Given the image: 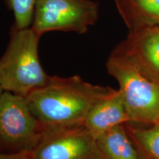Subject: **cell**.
I'll use <instances>...</instances> for the list:
<instances>
[{
  "instance_id": "6da1fadb",
  "label": "cell",
  "mask_w": 159,
  "mask_h": 159,
  "mask_svg": "<svg viewBox=\"0 0 159 159\" xmlns=\"http://www.w3.org/2000/svg\"><path fill=\"white\" fill-rule=\"evenodd\" d=\"M115 90L85 82L80 76H50L44 85L25 98L43 130L69 128L84 125L93 105Z\"/></svg>"
},
{
  "instance_id": "30bf717a",
  "label": "cell",
  "mask_w": 159,
  "mask_h": 159,
  "mask_svg": "<svg viewBox=\"0 0 159 159\" xmlns=\"http://www.w3.org/2000/svg\"><path fill=\"white\" fill-rule=\"evenodd\" d=\"M128 28L135 25H159V0H114Z\"/></svg>"
},
{
  "instance_id": "8992f818",
  "label": "cell",
  "mask_w": 159,
  "mask_h": 159,
  "mask_svg": "<svg viewBox=\"0 0 159 159\" xmlns=\"http://www.w3.org/2000/svg\"><path fill=\"white\" fill-rule=\"evenodd\" d=\"M32 159H102L96 138L84 125L45 129Z\"/></svg>"
},
{
  "instance_id": "3957f363",
  "label": "cell",
  "mask_w": 159,
  "mask_h": 159,
  "mask_svg": "<svg viewBox=\"0 0 159 159\" xmlns=\"http://www.w3.org/2000/svg\"><path fill=\"white\" fill-rule=\"evenodd\" d=\"M108 74L119 83L130 122L142 125L159 121V81L124 55L111 52Z\"/></svg>"
},
{
  "instance_id": "7a4b0ae2",
  "label": "cell",
  "mask_w": 159,
  "mask_h": 159,
  "mask_svg": "<svg viewBox=\"0 0 159 159\" xmlns=\"http://www.w3.org/2000/svg\"><path fill=\"white\" fill-rule=\"evenodd\" d=\"M7 49L0 58V86L3 91L26 97L41 88L50 76L45 72L39 57L41 36L30 27H12Z\"/></svg>"
},
{
  "instance_id": "8fae6325",
  "label": "cell",
  "mask_w": 159,
  "mask_h": 159,
  "mask_svg": "<svg viewBox=\"0 0 159 159\" xmlns=\"http://www.w3.org/2000/svg\"><path fill=\"white\" fill-rule=\"evenodd\" d=\"M125 126L143 159H159V121L150 125L127 122Z\"/></svg>"
},
{
  "instance_id": "5bb4252c",
  "label": "cell",
  "mask_w": 159,
  "mask_h": 159,
  "mask_svg": "<svg viewBox=\"0 0 159 159\" xmlns=\"http://www.w3.org/2000/svg\"><path fill=\"white\" fill-rule=\"evenodd\" d=\"M2 92H3V89H2L1 86H0V94H1Z\"/></svg>"
},
{
  "instance_id": "7c38bea8",
  "label": "cell",
  "mask_w": 159,
  "mask_h": 159,
  "mask_svg": "<svg viewBox=\"0 0 159 159\" xmlns=\"http://www.w3.org/2000/svg\"><path fill=\"white\" fill-rule=\"evenodd\" d=\"M15 17L14 25L18 29L30 27L33 24L38 0H5Z\"/></svg>"
},
{
  "instance_id": "277c9868",
  "label": "cell",
  "mask_w": 159,
  "mask_h": 159,
  "mask_svg": "<svg viewBox=\"0 0 159 159\" xmlns=\"http://www.w3.org/2000/svg\"><path fill=\"white\" fill-rule=\"evenodd\" d=\"M43 133L25 97L3 91L0 94V152L30 153Z\"/></svg>"
},
{
  "instance_id": "ba28073f",
  "label": "cell",
  "mask_w": 159,
  "mask_h": 159,
  "mask_svg": "<svg viewBox=\"0 0 159 159\" xmlns=\"http://www.w3.org/2000/svg\"><path fill=\"white\" fill-rule=\"evenodd\" d=\"M129 122L122 94L116 89L93 105L85 119L84 126L97 139L110 129Z\"/></svg>"
},
{
  "instance_id": "5b68a950",
  "label": "cell",
  "mask_w": 159,
  "mask_h": 159,
  "mask_svg": "<svg viewBox=\"0 0 159 159\" xmlns=\"http://www.w3.org/2000/svg\"><path fill=\"white\" fill-rule=\"evenodd\" d=\"M98 16V3L92 0H38L31 28L40 36L50 31L83 34Z\"/></svg>"
},
{
  "instance_id": "52a82bcc",
  "label": "cell",
  "mask_w": 159,
  "mask_h": 159,
  "mask_svg": "<svg viewBox=\"0 0 159 159\" xmlns=\"http://www.w3.org/2000/svg\"><path fill=\"white\" fill-rule=\"evenodd\" d=\"M112 52L124 55L159 81V25H135Z\"/></svg>"
},
{
  "instance_id": "9c48e42d",
  "label": "cell",
  "mask_w": 159,
  "mask_h": 159,
  "mask_svg": "<svg viewBox=\"0 0 159 159\" xmlns=\"http://www.w3.org/2000/svg\"><path fill=\"white\" fill-rule=\"evenodd\" d=\"M96 140L102 159H143L129 136L125 124L110 129Z\"/></svg>"
},
{
  "instance_id": "4fadbf2b",
  "label": "cell",
  "mask_w": 159,
  "mask_h": 159,
  "mask_svg": "<svg viewBox=\"0 0 159 159\" xmlns=\"http://www.w3.org/2000/svg\"><path fill=\"white\" fill-rule=\"evenodd\" d=\"M0 159H32L30 153L7 154L0 152Z\"/></svg>"
}]
</instances>
